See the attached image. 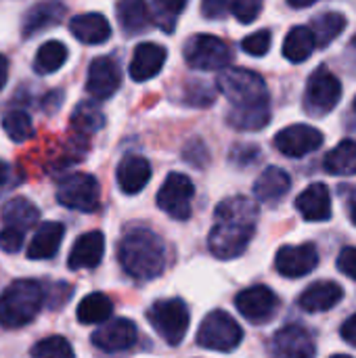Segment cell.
Instances as JSON below:
<instances>
[{
	"label": "cell",
	"mask_w": 356,
	"mask_h": 358,
	"mask_svg": "<svg viewBox=\"0 0 356 358\" xmlns=\"http://www.w3.org/2000/svg\"><path fill=\"white\" fill-rule=\"evenodd\" d=\"M118 258L130 277L141 281L155 279L166 266L164 241L149 229H132L122 237L118 245Z\"/></svg>",
	"instance_id": "obj_1"
},
{
	"label": "cell",
	"mask_w": 356,
	"mask_h": 358,
	"mask_svg": "<svg viewBox=\"0 0 356 358\" xmlns=\"http://www.w3.org/2000/svg\"><path fill=\"white\" fill-rule=\"evenodd\" d=\"M44 304V292L40 283L21 279L10 283L0 296V325L6 329H19L29 325Z\"/></svg>",
	"instance_id": "obj_2"
},
{
	"label": "cell",
	"mask_w": 356,
	"mask_h": 358,
	"mask_svg": "<svg viewBox=\"0 0 356 358\" xmlns=\"http://www.w3.org/2000/svg\"><path fill=\"white\" fill-rule=\"evenodd\" d=\"M216 86L231 101L233 109L271 107L266 84H264L262 76H258L252 69L227 67L218 73Z\"/></svg>",
	"instance_id": "obj_3"
},
{
	"label": "cell",
	"mask_w": 356,
	"mask_h": 358,
	"mask_svg": "<svg viewBox=\"0 0 356 358\" xmlns=\"http://www.w3.org/2000/svg\"><path fill=\"white\" fill-rule=\"evenodd\" d=\"M342 99V84L336 73H332L325 65L313 71L304 90V109L308 115L323 117L336 109Z\"/></svg>",
	"instance_id": "obj_4"
},
{
	"label": "cell",
	"mask_w": 356,
	"mask_h": 358,
	"mask_svg": "<svg viewBox=\"0 0 356 358\" xmlns=\"http://www.w3.org/2000/svg\"><path fill=\"white\" fill-rule=\"evenodd\" d=\"M151 327L162 336V340L170 346H176L183 342L189 329V308L183 300H159L155 302L149 313Z\"/></svg>",
	"instance_id": "obj_5"
},
{
	"label": "cell",
	"mask_w": 356,
	"mask_h": 358,
	"mask_svg": "<svg viewBox=\"0 0 356 358\" xmlns=\"http://www.w3.org/2000/svg\"><path fill=\"white\" fill-rule=\"evenodd\" d=\"M241 340H243V331L239 323L222 310L210 313L197 331V344L208 350H218V352L235 350L241 344Z\"/></svg>",
	"instance_id": "obj_6"
},
{
	"label": "cell",
	"mask_w": 356,
	"mask_h": 358,
	"mask_svg": "<svg viewBox=\"0 0 356 358\" xmlns=\"http://www.w3.org/2000/svg\"><path fill=\"white\" fill-rule=\"evenodd\" d=\"M185 59L193 69H206V71L220 69L222 71L231 63L233 55H231V46L218 36L197 34L187 42Z\"/></svg>",
	"instance_id": "obj_7"
},
{
	"label": "cell",
	"mask_w": 356,
	"mask_h": 358,
	"mask_svg": "<svg viewBox=\"0 0 356 358\" xmlns=\"http://www.w3.org/2000/svg\"><path fill=\"white\" fill-rule=\"evenodd\" d=\"M57 199L63 208L78 210V212H94L99 210V201H101L99 182L92 174L86 172L71 174L59 185Z\"/></svg>",
	"instance_id": "obj_8"
},
{
	"label": "cell",
	"mask_w": 356,
	"mask_h": 358,
	"mask_svg": "<svg viewBox=\"0 0 356 358\" xmlns=\"http://www.w3.org/2000/svg\"><path fill=\"white\" fill-rule=\"evenodd\" d=\"M256 227L248 224H237V222H216L214 229L210 231L208 237V248L218 260H233L241 256L252 237H254Z\"/></svg>",
	"instance_id": "obj_9"
},
{
	"label": "cell",
	"mask_w": 356,
	"mask_h": 358,
	"mask_svg": "<svg viewBox=\"0 0 356 358\" xmlns=\"http://www.w3.org/2000/svg\"><path fill=\"white\" fill-rule=\"evenodd\" d=\"M193 182L189 176L180 172H172L159 193H157V206L162 212L172 216L174 220H187L191 216V201H193Z\"/></svg>",
	"instance_id": "obj_10"
},
{
	"label": "cell",
	"mask_w": 356,
	"mask_h": 358,
	"mask_svg": "<svg viewBox=\"0 0 356 358\" xmlns=\"http://www.w3.org/2000/svg\"><path fill=\"white\" fill-rule=\"evenodd\" d=\"M235 306L250 323L262 325V323H269L277 315L281 302H279V296L271 287L254 285L237 294Z\"/></svg>",
	"instance_id": "obj_11"
},
{
	"label": "cell",
	"mask_w": 356,
	"mask_h": 358,
	"mask_svg": "<svg viewBox=\"0 0 356 358\" xmlns=\"http://www.w3.org/2000/svg\"><path fill=\"white\" fill-rule=\"evenodd\" d=\"M271 352L275 358H315V338L302 325H285L271 340Z\"/></svg>",
	"instance_id": "obj_12"
},
{
	"label": "cell",
	"mask_w": 356,
	"mask_h": 358,
	"mask_svg": "<svg viewBox=\"0 0 356 358\" xmlns=\"http://www.w3.org/2000/svg\"><path fill=\"white\" fill-rule=\"evenodd\" d=\"M323 132L306 126V124H294L277 132L275 136V147L287 155V157H304L313 151H317L323 145Z\"/></svg>",
	"instance_id": "obj_13"
},
{
	"label": "cell",
	"mask_w": 356,
	"mask_h": 358,
	"mask_svg": "<svg viewBox=\"0 0 356 358\" xmlns=\"http://www.w3.org/2000/svg\"><path fill=\"white\" fill-rule=\"evenodd\" d=\"M319 266V252L313 243L283 245L275 256V268L281 277L300 279Z\"/></svg>",
	"instance_id": "obj_14"
},
{
	"label": "cell",
	"mask_w": 356,
	"mask_h": 358,
	"mask_svg": "<svg viewBox=\"0 0 356 358\" xmlns=\"http://www.w3.org/2000/svg\"><path fill=\"white\" fill-rule=\"evenodd\" d=\"M138 331L136 325L128 319H113L103 323L94 334H92V344L101 348L103 352H120L128 350L136 344Z\"/></svg>",
	"instance_id": "obj_15"
},
{
	"label": "cell",
	"mask_w": 356,
	"mask_h": 358,
	"mask_svg": "<svg viewBox=\"0 0 356 358\" xmlns=\"http://www.w3.org/2000/svg\"><path fill=\"white\" fill-rule=\"evenodd\" d=\"M120 84H122V73L111 57H99L90 63L88 80H86V90L90 96L99 101L109 99L120 88Z\"/></svg>",
	"instance_id": "obj_16"
},
{
	"label": "cell",
	"mask_w": 356,
	"mask_h": 358,
	"mask_svg": "<svg viewBox=\"0 0 356 358\" xmlns=\"http://www.w3.org/2000/svg\"><path fill=\"white\" fill-rule=\"evenodd\" d=\"M296 210L308 222H325L332 218V195L323 182L308 185L296 197Z\"/></svg>",
	"instance_id": "obj_17"
},
{
	"label": "cell",
	"mask_w": 356,
	"mask_h": 358,
	"mask_svg": "<svg viewBox=\"0 0 356 358\" xmlns=\"http://www.w3.org/2000/svg\"><path fill=\"white\" fill-rule=\"evenodd\" d=\"M166 48L162 44L155 42H141L134 52H132V61H130V78L136 82H145L151 80L153 76H157L166 63Z\"/></svg>",
	"instance_id": "obj_18"
},
{
	"label": "cell",
	"mask_w": 356,
	"mask_h": 358,
	"mask_svg": "<svg viewBox=\"0 0 356 358\" xmlns=\"http://www.w3.org/2000/svg\"><path fill=\"white\" fill-rule=\"evenodd\" d=\"M105 254V237L99 231H90L84 233L76 239L69 258H67V266L71 271H82V268H94L99 266V262L103 260Z\"/></svg>",
	"instance_id": "obj_19"
},
{
	"label": "cell",
	"mask_w": 356,
	"mask_h": 358,
	"mask_svg": "<svg viewBox=\"0 0 356 358\" xmlns=\"http://www.w3.org/2000/svg\"><path fill=\"white\" fill-rule=\"evenodd\" d=\"M342 298L344 289L336 281H317L300 294L298 304L306 313H325L336 308Z\"/></svg>",
	"instance_id": "obj_20"
},
{
	"label": "cell",
	"mask_w": 356,
	"mask_h": 358,
	"mask_svg": "<svg viewBox=\"0 0 356 358\" xmlns=\"http://www.w3.org/2000/svg\"><path fill=\"white\" fill-rule=\"evenodd\" d=\"M151 178V166L141 155H126L118 166V185L126 195H136Z\"/></svg>",
	"instance_id": "obj_21"
},
{
	"label": "cell",
	"mask_w": 356,
	"mask_h": 358,
	"mask_svg": "<svg viewBox=\"0 0 356 358\" xmlns=\"http://www.w3.org/2000/svg\"><path fill=\"white\" fill-rule=\"evenodd\" d=\"M290 189H292L290 174L277 166H271L258 176V180L254 185V195L262 203H277L279 199H283L287 195Z\"/></svg>",
	"instance_id": "obj_22"
},
{
	"label": "cell",
	"mask_w": 356,
	"mask_h": 358,
	"mask_svg": "<svg viewBox=\"0 0 356 358\" xmlns=\"http://www.w3.org/2000/svg\"><path fill=\"white\" fill-rule=\"evenodd\" d=\"M71 34L84 44H103L111 36V25L101 13H84L69 21Z\"/></svg>",
	"instance_id": "obj_23"
},
{
	"label": "cell",
	"mask_w": 356,
	"mask_h": 358,
	"mask_svg": "<svg viewBox=\"0 0 356 358\" xmlns=\"http://www.w3.org/2000/svg\"><path fill=\"white\" fill-rule=\"evenodd\" d=\"M65 229L61 222H44L38 227L29 248H27V258L29 260H48L59 252V245L63 241Z\"/></svg>",
	"instance_id": "obj_24"
},
{
	"label": "cell",
	"mask_w": 356,
	"mask_h": 358,
	"mask_svg": "<svg viewBox=\"0 0 356 358\" xmlns=\"http://www.w3.org/2000/svg\"><path fill=\"white\" fill-rule=\"evenodd\" d=\"M216 222H237V224H248V227H256V218H258V206L243 197H229L225 201H220V206L214 212Z\"/></svg>",
	"instance_id": "obj_25"
},
{
	"label": "cell",
	"mask_w": 356,
	"mask_h": 358,
	"mask_svg": "<svg viewBox=\"0 0 356 358\" xmlns=\"http://www.w3.org/2000/svg\"><path fill=\"white\" fill-rule=\"evenodd\" d=\"M65 17V6L59 2H40L34 4L23 19V36L29 38L50 25L61 23V19Z\"/></svg>",
	"instance_id": "obj_26"
},
{
	"label": "cell",
	"mask_w": 356,
	"mask_h": 358,
	"mask_svg": "<svg viewBox=\"0 0 356 358\" xmlns=\"http://www.w3.org/2000/svg\"><path fill=\"white\" fill-rule=\"evenodd\" d=\"M40 218L36 206H31L25 197H13L2 206V220L6 229H15L25 235V231L34 229Z\"/></svg>",
	"instance_id": "obj_27"
},
{
	"label": "cell",
	"mask_w": 356,
	"mask_h": 358,
	"mask_svg": "<svg viewBox=\"0 0 356 358\" xmlns=\"http://www.w3.org/2000/svg\"><path fill=\"white\" fill-rule=\"evenodd\" d=\"M325 172L332 176H355L356 174V141H342L323 159Z\"/></svg>",
	"instance_id": "obj_28"
},
{
	"label": "cell",
	"mask_w": 356,
	"mask_h": 358,
	"mask_svg": "<svg viewBox=\"0 0 356 358\" xmlns=\"http://www.w3.org/2000/svg\"><path fill=\"white\" fill-rule=\"evenodd\" d=\"M78 321L82 325H103L111 319L113 315V304L111 300L101 294V292H94V294H88L80 304H78Z\"/></svg>",
	"instance_id": "obj_29"
},
{
	"label": "cell",
	"mask_w": 356,
	"mask_h": 358,
	"mask_svg": "<svg viewBox=\"0 0 356 358\" xmlns=\"http://www.w3.org/2000/svg\"><path fill=\"white\" fill-rule=\"evenodd\" d=\"M315 48H317V42L308 25H298L290 29L283 42V55L292 63H304L315 52Z\"/></svg>",
	"instance_id": "obj_30"
},
{
	"label": "cell",
	"mask_w": 356,
	"mask_h": 358,
	"mask_svg": "<svg viewBox=\"0 0 356 358\" xmlns=\"http://www.w3.org/2000/svg\"><path fill=\"white\" fill-rule=\"evenodd\" d=\"M346 17L342 15V13H323V15H319L313 23H311V31H313V36H315V42H317V46H329L342 31H344V27H346Z\"/></svg>",
	"instance_id": "obj_31"
},
{
	"label": "cell",
	"mask_w": 356,
	"mask_h": 358,
	"mask_svg": "<svg viewBox=\"0 0 356 358\" xmlns=\"http://www.w3.org/2000/svg\"><path fill=\"white\" fill-rule=\"evenodd\" d=\"M67 61V46L59 40H48L44 42L34 59V69L40 76H48L57 69H61Z\"/></svg>",
	"instance_id": "obj_32"
},
{
	"label": "cell",
	"mask_w": 356,
	"mask_h": 358,
	"mask_svg": "<svg viewBox=\"0 0 356 358\" xmlns=\"http://www.w3.org/2000/svg\"><path fill=\"white\" fill-rule=\"evenodd\" d=\"M118 19L126 34H136L143 31L151 23L149 6L141 0H126L118 4Z\"/></svg>",
	"instance_id": "obj_33"
},
{
	"label": "cell",
	"mask_w": 356,
	"mask_h": 358,
	"mask_svg": "<svg viewBox=\"0 0 356 358\" xmlns=\"http://www.w3.org/2000/svg\"><path fill=\"white\" fill-rule=\"evenodd\" d=\"M229 124L237 130H262L271 122V107L256 109H231Z\"/></svg>",
	"instance_id": "obj_34"
},
{
	"label": "cell",
	"mask_w": 356,
	"mask_h": 358,
	"mask_svg": "<svg viewBox=\"0 0 356 358\" xmlns=\"http://www.w3.org/2000/svg\"><path fill=\"white\" fill-rule=\"evenodd\" d=\"M185 2L178 0V2H172V0H157L149 6V15H151V21L155 25H159L164 31H172L176 27V19L178 15L185 10Z\"/></svg>",
	"instance_id": "obj_35"
},
{
	"label": "cell",
	"mask_w": 356,
	"mask_h": 358,
	"mask_svg": "<svg viewBox=\"0 0 356 358\" xmlns=\"http://www.w3.org/2000/svg\"><path fill=\"white\" fill-rule=\"evenodd\" d=\"M71 124L80 132H97L105 126V117H103V111L94 103L84 101L76 107Z\"/></svg>",
	"instance_id": "obj_36"
},
{
	"label": "cell",
	"mask_w": 356,
	"mask_h": 358,
	"mask_svg": "<svg viewBox=\"0 0 356 358\" xmlns=\"http://www.w3.org/2000/svg\"><path fill=\"white\" fill-rule=\"evenodd\" d=\"M2 130L13 143H25L34 136V126L27 113L23 111H8L2 117Z\"/></svg>",
	"instance_id": "obj_37"
},
{
	"label": "cell",
	"mask_w": 356,
	"mask_h": 358,
	"mask_svg": "<svg viewBox=\"0 0 356 358\" xmlns=\"http://www.w3.org/2000/svg\"><path fill=\"white\" fill-rule=\"evenodd\" d=\"M31 358H76L69 342L61 336H50L40 340L31 348Z\"/></svg>",
	"instance_id": "obj_38"
},
{
	"label": "cell",
	"mask_w": 356,
	"mask_h": 358,
	"mask_svg": "<svg viewBox=\"0 0 356 358\" xmlns=\"http://www.w3.org/2000/svg\"><path fill=\"white\" fill-rule=\"evenodd\" d=\"M271 44H273V36L269 29H260L241 40V48L252 57H264L271 50Z\"/></svg>",
	"instance_id": "obj_39"
},
{
	"label": "cell",
	"mask_w": 356,
	"mask_h": 358,
	"mask_svg": "<svg viewBox=\"0 0 356 358\" xmlns=\"http://www.w3.org/2000/svg\"><path fill=\"white\" fill-rule=\"evenodd\" d=\"M229 10L239 19V23H252L262 10V2L258 0H233L229 2Z\"/></svg>",
	"instance_id": "obj_40"
},
{
	"label": "cell",
	"mask_w": 356,
	"mask_h": 358,
	"mask_svg": "<svg viewBox=\"0 0 356 358\" xmlns=\"http://www.w3.org/2000/svg\"><path fill=\"white\" fill-rule=\"evenodd\" d=\"M23 245V233L15 231V229H2L0 231V250L6 254H17Z\"/></svg>",
	"instance_id": "obj_41"
},
{
	"label": "cell",
	"mask_w": 356,
	"mask_h": 358,
	"mask_svg": "<svg viewBox=\"0 0 356 358\" xmlns=\"http://www.w3.org/2000/svg\"><path fill=\"white\" fill-rule=\"evenodd\" d=\"M338 268L356 281V248H344L338 256Z\"/></svg>",
	"instance_id": "obj_42"
},
{
	"label": "cell",
	"mask_w": 356,
	"mask_h": 358,
	"mask_svg": "<svg viewBox=\"0 0 356 358\" xmlns=\"http://www.w3.org/2000/svg\"><path fill=\"white\" fill-rule=\"evenodd\" d=\"M227 10H229V2H222V0H206V2L201 4V13H204L208 19H218V17H222Z\"/></svg>",
	"instance_id": "obj_43"
},
{
	"label": "cell",
	"mask_w": 356,
	"mask_h": 358,
	"mask_svg": "<svg viewBox=\"0 0 356 358\" xmlns=\"http://www.w3.org/2000/svg\"><path fill=\"white\" fill-rule=\"evenodd\" d=\"M340 334H342V340H344L346 344H350V346H355L356 348V315H353V317L342 325Z\"/></svg>",
	"instance_id": "obj_44"
},
{
	"label": "cell",
	"mask_w": 356,
	"mask_h": 358,
	"mask_svg": "<svg viewBox=\"0 0 356 358\" xmlns=\"http://www.w3.org/2000/svg\"><path fill=\"white\" fill-rule=\"evenodd\" d=\"M6 78H8V61H6V57L0 55V90L6 84Z\"/></svg>",
	"instance_id": "obj_45"
},
{
	"label": "cell",
	"mask_w": 356,
	"mask_h": 358,
	"mask_svg": "<svg viewBox=\"0 0 356 358\" xmlns=\"http://www.w3.org/2000/svg\"><path fill=\"white\" fill-rule=\"evenodd\" d=\"M6 176H8V166L4 162H0V187L6 182Z\"/></svg>",
	"instance_id": "obj_46"
},
{
	"label": "cell",
	"mask_w": 356,
	"mask_h": 358,
	"mask_svg": "<svg viewBox=\"0 0 356 358\" xmlns=\"http://www.w3.org/2000/svg\"><path fill=\"white\" fill-rule=\"evenodd\" d=\"M348 208H350V218H353V222L356 224V193L350 197V203H348Z\"/></svg>",
	"instance_id": "obj_47"
},
{
	"label": "cell",
	"mask_w": 356,
	"mask_h": 358,
	"mask_svg": "<svg viewBox=\"0 0 356 358\" xmlns=\"http://www.w3.org/2000/svg\"><path fill=\"white\" fill-rule=\"evenodd\" d=\"M332 358H353V357H346V355H334Z\"/></svg>",
	"instance_id": "obj_48"
},
{
	"label": "cell",
	"mask_w": 356,
	"mask_h": 358,
	"mask_svg": "<svg viewBox=\"0 0 356 358\" xmlns=\"http://www.w3.org/2000/svg\"><path fill=\"white\" fill-rule=\"evenodd\" d=\"M355 111H356V99H355Z\"/></svg>",
	"instance_id": "obj_49"
}]
</instances>
